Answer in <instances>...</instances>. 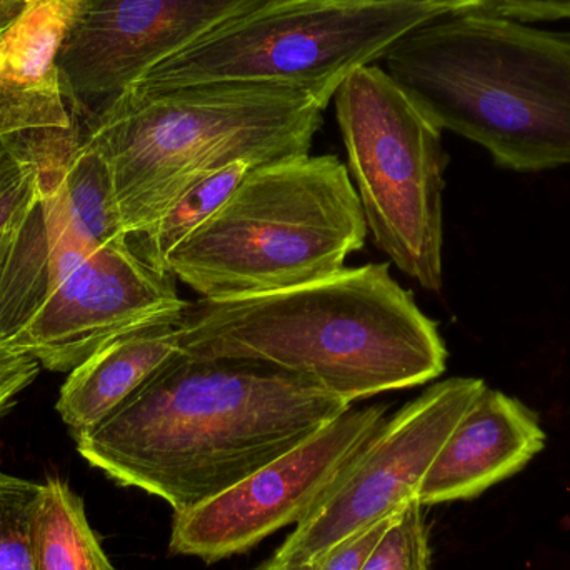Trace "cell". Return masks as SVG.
I'll return each mask as SVG.
<instances>
[{"instance_id": "ac0fdd59", "label": "cell", "mask_w": 570, "mask_h": 570, "mask_svg": "<svg viewBox=\"0 0 570 570\" xmlns=\"http://www.w3.org/2000/svg\"><path fill=\"white\" fill-rule=\"evenodd\" d=\"M362 570H431L424 505L419 499L395 512Z\"/></svg>"}, {"instance_id": "9c48e42d", "label": "cell", "mask_w": 570, "mask_h": 570, "mask_svg": "<svg viewBox=\"0 0 570 570\" xmlns=\"http://www.w3.org/2000/svg\"><path fill=\"white\" fill-rule=\"evenodd\" d=\"M485 387L482 379L452 377L404 405L342 469L274 558L288 566L311 564L345 535L419 499L435 455Z\"/></svg>"}, {"instance_id": "8fae6325", "label": "cell", "mask_w": 570, "mask_h": 570, "mask_svg": "<svg viewBox=\"0 0 570 570\" xmlns=\"http://www.w3.org/2000/svg\"><path fill=\"white\" fill-rule=\"evenodd\" d=\"M273 0H86L59 52L73 120L120 94L207 33Z\"/></svg>"}, {"instance_id": "d4e9b609", "label": "cell", "mask_w": 570, "mask_h": 570, "mask_svg": "<svg viewBox=\"0 0 570 570\" xmlns=\"http://www.w3.org/2000/svg\"><path fill=\"white\" fill-rule=\"evenodd\" d=\"M253 570H312V562L311 564L304 566H288L284 564V562L277 561V559L273 556L269 561L264 562L263 566H259V568Z\"/></svg>"}, {"instance_id": "4fadbf2b", "label": "cell", "mask_w": 570, "mask_h": 570, "mask_svg": "<svg viewBox=\"0 0 570 570\" xmlns=\"http://www.w3.org/2000/svg\"><path fill=\"white\" fill-rule=\"evenodd\" d=\"M86 0H29L0 33V144L26 134L76 126L59 52Z\"/></svg>"}, {"instance_id": "ba28073f", "label": "cell", "mask_w": 570, "mask_h": 570, "mask_svg": "<svg viewBox=\"0 0 570 570\" xmlns=\"http://www.w3.org/2000/svg\"><path fill=\"white\" fill-rule=\"evenodd\" d=\"M347 170L375 246L428 291L442 288V129L385 72L364 66L334 96Z\"/></svg>"}, {"instance_id": "7c38bea8", "label": "cell", "mask_w": 570, "mask_h": 570, "mask_svg": "<svg viewBox=\"0 0 570 570\" xmlns=\"http://www.w3.org/2000/svg\"><path fill=\"white\" fill-rule=\"evenodd\" d=\"M539 415L524 402L484 389L445 439L419 491L422 505L469 501L521 472L546 448Z\"/></svg>"}, {"instance_id": "5b68a950", "label": "cell", "mask_w": 570, "mask_h": 570, "mask_svg": "<svg viewBox=\"0 0 570 570\" xmlns=\"http://www.w3.org/2000/svg\"><path fill=\"white\" fill-rule=\"evenodd\" d=\"M63 163L36 167L39 197L10 227L0 267V345L52 372L187 305L176 277L137 259L126 239L99 246L86 236L67 204Z\"/></svg>"}, {"instance_id": "8992f818", "label": "cell", "mask_w": 570, "mask_h": 570, "mask_svg": "<svg viewBox=\"0 0 570 570\" xmlns=\"http://www.w3.org/2000/svg\"><path fill=\"white\" fill-rule=\"evenodd\" d=\"M367 233L347 166L305 154L253 167L167 269L203 298L269 294L334 276Z\"/></svg>"}, {"instance_id": "e0dca14e", "label": "cell", "mask_w": 570, "mask_h": 570, "mask_svg": "<svg viewBox=\"0 0 570 570\" xmlns=\"http://www.w3.org/2000/svg\"><path fill=\"white\" fill-rule=\"evenodd\" d=\"M67 204L80 229L99 246L126 239L109 169L99 154L82 142L62 166Z\"/></svg>"}, {"instance_id": "2e32d148", "label": "cell", "mask_w": 570, "mask_h": 570, "mask_svg": "<svg viewBox=\"0 0 570 570\" xmlns=\"http://www.w3.org/2000/svg\"><path fill=\"white\" fill-rule=\"evenodd\" d=\"M250 169L249 164L236 163L194 184L156 223L127 236V246L150 269L170 274L167 259L173 250L226 203Z\"/></svg>"}, {"instance_id": "277c9868", "label": "cell", "mask_w": 570, "mask_h": 570, "mask_svg": "<svg viewBox=\"0 0 570 570\" xmlns=\"http://www.w3.org/2000/svg\"><path fill=\"white\" fill-rule=\"evenodd\" d=\"M324 110L297 87L220 82L127 89L77 124L82 142L109 169L127 237L156 223L174 200L217 170L311 153Z\"/></svg>"}, {"instance_id": "6da1fadb", "label": "cell", "mask_w": 570, "mask_h": 570, "mask_svg": "<svg viewBox=\"0 0 570 570\" xmlns=\"http://www.w3.org/2000/svg\"><path fill=\"white\" fill-rule=\"evenodd\" d=\"M352 404L264 362L177 352L77 451L117 484L196 508L298 448Z\"/></svg>"}, {"instance_id": "603a6c76", "label": "cell", "mask_w": 570, "mask_h": 570, "mask_svg": "<svg viewBox=\"0 0 570 570\" xmlns=\"http://www.w3.org/2000/svg\"><path fill=\"white\" fill-rule=\"evenodd\" d=\"M478 10L521 22L570 19V0H481Z\"/></svg>"}, {"instance_id": "52a82bcc", "label": "cell", "mask_w": 570, "mask_h": 570, "mask_svg": "<svg viewBox=\"0 0 570 570\" xmlns=\"http://www.w3.org/2000/svg\"><path fill=\"white\" fill-rule=\"evenodd\" d=\"M462 12L452 0H273L224 23L129 89L279 83L327 109L341 83L417 27Z\"/></svg>"}, {"instance_id": "7a4b0ae2", "label": "cell", "mask_w": 570, "mask_h": 570, "mask_svg": "<svg viewBox=\"0 0 570 570\" xmlns=\"http://www.w3.org/2000/svg\"><path fill=\"white\" fill-rule=\"evenodd\" d=\"M176 335L190 357L264 362L351 404L425 384L448 368L438 324L387 263L269 294L187 302Z\"/></svg>"}, {"instance_id": "3957f363", "label": "cell", "mask_w": 570, "mask_h": 570, "mask_svg": "<svg viewBox=\"0 0 570 570\" xmlns=\"http://www.w3.org/2000/svg\"><path fill=\"white\" fill-rule=\"evenodd\" d=\"M382 63L442 130L495 166H570V32L462 10L412 30Z\"/></svg>"}, {"instance_id": "5bb4252c", "label": "cell", "mask_w": 570, "mask_h": 570, "mask_svg": "<svg viewBox=\"0 0 570 570\" xmlns=\"http://www.w3.org/2000/svg\"><path fill=\"white\" fill-rule=\"evenodd\" d=\"M180 314L183 311L114 338L69 372L56 411L73 439L109 417L179 352L176 324Z\"/></svg>"}, {"instance_id": "30bf717a", "label": "cell", "mask_w": 570, "mask_h": 570, "mask_svg": "<svg viewBox=\"0 0 570 570\" xmlns=\"http://www.w3.org/2000/svg\"><path fill=\"white\" fill-rule=\"evenodd\" d=\"M385 414V405L348 409L304 444L223 494L174 512L170 552L220 561L249 551L279 529L301 524L387 421Z\"/></svg>"}, {"instance_id": "484cf974", "label": "cell", "mask_w": 570, "mask_h": 570, "mask_svg": "<svg viewBox=\"0 0 570 570\" xmlns=\"http://www.w3.org/2000/svg\"><path fill=\"white\" fill-rule=\"evenodd\" d=\"M461 10L479 9L481 0H452Z\"/></svg>"}, {"instance_id": "7402d4cb", "label": "cell", "mask_w": 570, "mask_h": 570, "mask_svg": "<svg viewBox=\"0 0 570 570\" xmlns=\"http://www.w3.org/2000/svg\"><path fill=\"white\" fill-rule=\"evenodd\" d=\"M13 226V224H12ZM10 226V227H12ZM9 227V229H10ZM9 229L0 236V267L7 253ZM40 364L30 355L10 351L0 345V415L10 407L13 399L32 384L40 372Z\"/></svg>"}, {"instance_id": "cb8c5ba5", "label": "cell", "mask_w": 570, "mask_h": 570, "mask_svg": "<svg viewBox=\"0 0 570 570\" xmlns=\"http://www.w3.org/2000/svg\"><path fill=\"white\" fill-rule=\"evenodd\" d=\"M29 0H0V33L26 10Z\"/></svg>"}, {"instance_id": "44dd1931", "label": "cell", "mask_w": 570, "mask_h": 570, "mask_svg": "<svg viewBox=\"0 0 570 570\" xmlns=\"http://www.w3.org/2000/svg\"><path fill=\"white\" fill-rule=\"evenodd\" d=\"M392 518L384 519L377 524L358 529L352 534L345 535L341 541L332 544L327 551L322 552L312 561V570H362L372 549L384 534Z\"/></svg>"}, {"instance_id": "9a60e30c", "label": "cell", "mask_w": 570, "mask_h": 570, "mask_svg": "<svg viewBox=\"0 0 570 570\" xmlns=\"http://www.w3.org/2000/svg\"><path fill=\"white\" fill-rule=\"evenodd\" d=\"M29 539L33 570H116L90 528L82 499L62 479L39 484Z\"/></svg>"}, {"instance_id": "ffe728a7", "label": "cell", "mask_w": 570, "mask_h": 570, "mask_svg": "<svg viewBox=\"0 0 570 570\" xmlns=\"http://www.w3.org/2000/svg\"><path fill=\"white\" fill-rule=\"evenodd\" d=\"M39 197L37 169L0 149V236L19 223Z\"/></svg>"}, {"instance_id": "d6986e66", "label": "cell", "mask_w": 570, "mask_h": 570, "mask_svg": "<svg viewBox=\"0 0 570 570\" xmlns=\"http://www.w3.org/2000/svg\"><path fill=\"white\" fill-rule=\"evenodd\" d=\"M39 484L0 471V570H33L29 518Z\"/></svg>"}]
</instances>
